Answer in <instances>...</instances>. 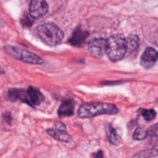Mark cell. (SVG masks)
Masks as SVG:
<instances>
[{
	"mask_svg": "<svg viewBox=\"0 0 158 158\" xmlns=\"http://www.w3.org/2000/svg\"><path fill=\"white\" fill-rule=\"evenodd\" d=\"M8 98L12 101L20 100L31 106H38L44 100V97L40 91L33 86H29L26 89H9L8 92Z\"/></svg>",
	"mask_w": 158,
	"mask_h": 158,
	"instance_id": "obj_1",
	"label": "cell"
},
{
	"mask_svg": "<svg viewBox=\"0 0 158 158\" xmlns=\"http://www.w3.org/2000/svg\"><path fill=\"white\" fill-rule=\"evenodd\" d=\"M119 110L116 105L108 103H84L77 110V116L80 118H90L95 116L108 114L114 115Z\"/></svg>",
	"mask_w": 158,
	"mask_h": 158,
	"instance_id": "obj_2",
	"label": "cell"
},
{
	"mask_svg": "<svg viewBox=\"0 0 158 158\" xmlns=\"http://www.w3.org/2000/svg\"><path fill=\"white\" fill-rule=\"evenodd\" d=\"M35 32L42 42L50 46L60 44L64 39V32L54 23H44L37 26Z\"/></svg>",
	"mask_w": 158,
	"mask_h": 158,
	"instance_id": "obj_3",
	"label": "cell"
},
{
	"mask_svg": "<svg viewBox=\"0 0 158 158\" xmlns=\"http://www.w3.org/2000/svg\"><path fill=\"white\" fill-rule=\"evenodd\" d=\"M126 52V40L122 35H113L106 40V54L111 61H119Z\"/></svg>",
	"mask_w": 158,
	"mask_h": 158,
	"instance_id": "obj_4",
	"label": "cell"
},
{
	"mask_svg": "<svg viewBox=\"0 0 158 158\" xmlns=\"http://www.w3.org/2000/svg\"><path fill=\"white\" fill-rule=\"evenodd\" d=\"M4 50L11 57L24 63L34 65H41L44 63L43 59L37 54L16 46L7 45L4 46Z\"/></svg>",
	"mask_w": 158,
	"mask_h": 158,
	"instance_id": "obj_5",
	"label": "cell"
},
{
	"mask_svg": "<svg viewBox=\"0 0 158 158\" xmlns=\"http://www.w3.org/2000/svg\"><path fill=\"white\" fill-rule=\"evenodd\" d=\"M48 5L45 0H30L29 12L33 19H39L44 16L48 12Z\"/></svg>",
	"mask_w": 158,
	"mask_h": 158,
	"instance_id": "obj_6",
	"label": "cell"
},
{
	"mask_svg": "<svg viewBox=\"0 0 158 158\" xmlns=\"http://www.w3.org/2000/svg\"><path fill=\"white\" fill-rule=\"evenodd\" d=\"M88 50L92 56L100 58L106 52V40L102 38H95L88 43Z\"/></svg>",
	"mask_w": 158,
	"mask_h": 158,
	"instance_id": "obj_7",
	"label": "cell"
},
{
	"mask_svg": "<svg viewBox=\"0 0 158 158\" xmlns=\"http://www.w3.org/2000/svg\"><path fill=\"white\" fill-rule=\"evenodd\" d=\"M158 60V52L152 47H147L143 52L140 58V64L146 69L152 67Z\"/></svg>",
	"mask_w": 158,
	"mask_h": 158,
	"instance_id": "obj_8",
	"label": "cell"
},
{
	"mask_svg": "<svg viewBox=\"0 0 158 158\" xmlns=\"http://www.w3.org/2000/svg\"><path fill=\"white\" fill-rule=\"evenodd\" d=\"M88 35V32L82 30L81 28H77L73 32L72 35L69 39V42L71 45L74 46H81L85 43Z\"/></svg>",
	"mask_w": 158,
	"mask_h": 158,
	"instance_id": "obj_9",
	"label": "cell"
},
{
	"mask_svg": "<svg viewBox=\"0 0 158 158\" xmlns=\"http://www.w3.org/2000/svg\"><path fill=\"white\" fill-rule=\"evenodd\" d=\"M74 103L71 100H65L62 102L60 106H59L57 114L60 117H71L74 114Z\"/></svg>",
	"mask_w": 158,
	"mask_h": 158,
	"instance_id": "obj_10",
	"label": "cell"
},
{
	"mask_svg": "<svg viewBox=\"0 0 158 158\" xmlns=\"http://www.w3.org/2000/svg\"><path fill=\"white\" fill-rule=\"evenodd\" d=\"M46 132L50 137L54 138L55 140H59L61 142H66L70 143L72 141V138L70 136V134L66 131H58L57 129H48L46 130Z\"/></svg>",
	"mask_w": 158,
	"mask_h": 158,
	"instance_id": "obj_11",
	"label": "cell"
},
{
	"mask_svg": "<svg viewBox=\"0 0 158 158\" xmlns=\"http://www.w3.org/2000/svg\"><path fill=\"white\" fill-rule=\"evenodd\" d=\"M105 134H106L108 142L111 144L117 146L120 143V139L116 132V130L111 124H108L105 126Z\"/></svg>",
	"mask_w": 158,
	"mask_h": 158,
	"instance_id": "obj_12",
	"label": "cell"
},
{
	"mask_svg": "<svg viewBox=\"0 0 158 158\" xmlns=\"http://www.w3.org/2000/svg\"><path fill=\"white\" fill-rule=\"evenodd\" d=\"M158 157V145L150 148V149L140 151L133 156V158H151Z\"/></svg>",
	"mask_w": 158,
	"mask_h": 158,
	"instance_id": "obj_13",
	"label": "cell"
},
{
	"mask_svg": "<svg viewBox=\"0 0 158 158\" xmlns=\"http://www.w3.org/2000/svg\"><path fill=\"white\" fill-rule=\"evenodd\" d=\"M126 40V45H127V51L129 52H133L137 50L138 47H139V38L136 35H129Z\"/></svg>",
	"mask_w": 158,
	"mask_h": 158,
	"instance_id": "obj_14",
	"label": "cell"
},
{
	"mask_svg": "<svg viewBox=\"0 0 158 158\" xmlns=\"http://www.w3.org/2000/svg\"><path fill=\"white\" fill-rule=\"evenodd\" d=\"M138 113H139L147 121L153 120L156 115V112L153 109H139Z\"/></svg>",
	"mask_w": 158,
	"mask_h": 158,
	"instance_id": "obj_15",
	"label": "cell"
},
{
	"mask_svg": "<svg viewBox=\"0 0 158 158\" xmlns=\"http://www.w3.org/2000/svg\"><path fill=\"white\" fill-rule=\"evenodd\" d=\"M147 137V130L143 127H139L136 129L133 133V139L136 140H144Z\"/></svg>",
	"mask_w": 158,
	"mask_h": 158,
	"instance_id": "obj_16",
	"label": "cell"
},
{
	"mask_svg": "<svg viewBox=\"0 0 158 158\" xmlns=\"http://www.w3.org/2000/svg\"><path fill=\"white\" fill-rule=\"evenodd\" d=\"M20 22H21V24L26 27H29L33 23V18L30 16V15H26V14H24L22 16Z\"/></svg>",
	"mask_w": 158,
	"mask_h": 158,
	"instance_id": "obj_17",
	"label": "cell"
},
{
	"mask_svg": "<svg viewBox=\"0 0 158 158\" xmlns=\"http://www.w3.org/2000/svg\"><path fill=\"white\" fill-rule=\"evenodd\" d=\"M147 136L150 137H156L158 136V123L153 125L147 130Z\"/></svg>",
	"mask_w": 158,
	"mask_h": 158,
	"instance_id": "obj_18",
	"label": "cell"
},
{
	"mask_svg": "<svg viewBox=\"0 0 158 158\" xmlns=\"http://www.w3.org/2000/svg\"><path fill=\"white\" fill-rule=\"evenodd\" d=\"M3 119L5 120V121L7 123L10 124L11 122H12V116H11V114L9 112H6L2 115Z\"/></svg>",
	"mask_w": 158,
	"mask_h": 158,
	"instance_id": "obj_19",
	"label": "cell"
},
{
	"mask_svg": "<svg viewBox=\"0 0 158 158\" xmlns=\"http://www.w3.org/2000/svg\"><path fill=\"white\" fill-rule=\"evenodd\" d=\"M55 129L58 131H66V127L62 122H57L55 124Z\"/></svg>",
	"mask_w": 158,
	"mask_h": 158,
	"instance_id": "obj_20",
	"label": "cell"
},
{
	"mask_svg": "<svg viewBox=\"0 0 158 158\" xmlns=\"http://www.w3.org/2000/svg\"><path fill=\"white\" fill-rule=\"evenodd\" d=\"M93 157L94 158H104L103 152H102V151H98L97 152L93 154Z\"/></svg>",
	"mask_w": 158,
	"mask_h": 158,
	"instance_id": "obj_21",
	"label": "cell"
},
{
	"mask_svg": "<svg viewBox=\"0 0 158 158\" xmlns=\"http://www.w3.org/2000/svg\"><path fill=\"white\" fill-rule=\"evenodd\" d=\"M155 43H156V46H158V35L156 36V39H155Z\"/></svg>",
	"mask_w": 158,
	"mask_h": 158,
	"instance_id": "obj_22",
	"label": "cell"
}]
</instances>
